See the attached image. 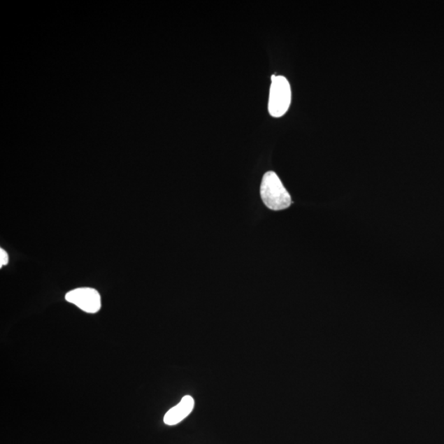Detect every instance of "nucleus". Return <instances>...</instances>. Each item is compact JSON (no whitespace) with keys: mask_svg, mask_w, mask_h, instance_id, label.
<instances>
[{"mask_svg":"<svg viewBox=\"0 0 444 444\" xmlns=\"http://www.w3.org/2000/svg\"><path fill=\"white\" fill-rule=\"evenodd\" d=\"M260 194L266 207L274 211L286 209L292 204L291 196L273 171L266 172L264 176Z\"/></svg>","mask_w":444,"mask_h":444,"instance_id":"1","label":"nucleus"},{"mask_svg":"<svg viewBox=\"0 0 444 444\" xmlns=\"http://www.w3.org/2000/svg\"><path fill=\"white\" fill-rule=\"evenodd\" d=\"M292 103V88L284 76H272L268 111L274 118H280L287 113Z\"/></svg>","mask_w":444,"mask_h":444,"instance_id":"2","label":"nucleus"},{"mask_svg":"<svg viewBox=\"0 0 444 444\" xmlns=\"http://www.w3.org/2000/svg\"><path fill=\"white\" fill-rule=\"evenodd\" d=\"M65 300L88 314H96L101 307L100 294L93 288L74 289L66 294Z\"/></svg>","mask_w":444,"mask_h":444,"instance_id":"3","label":"nucleus"},{"mask_svg":"<svg viewBox=\"0 0 444 444\" xmlns=\"http://www.w3.org/2000/svg\"><path fill=\"white\" fill-rule=\"evenodd\" d=\"M194 404L193 397L189 395L185 396L179 403L167 411L164 417V423L172 427L183 422L193 411Z\"/></svg>","mask_w":444,"mask_h":444,"instance_id":"4","label":"nucleus"},{"mask_svg":"<svg viewBox=\"0 0 444 444\" xmlns=\"http://www.w3.org/2000/svg\"><path fill=\"white\" fill-rule=\"evenodd\" d=\"M8 263V255L7 252L3 249H0V266L7 265Z\"/></svg>","mask_w":444,"mask_h":444,"instance_id":"5","label":"nucleus"}]
</instances>
